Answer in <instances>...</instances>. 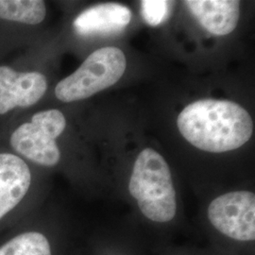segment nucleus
Returning <instances> with one entry per match:
<instances>
[{
	"label": "nucleus",
	"instance_id": "obj_1",
	"mask_svg": "<svg viewBox=\"0 0 255 255\" xmlns=\"http://www.w3.org/2000/svg\"><path fill=\"white\" fill-rule=\"evenodd\" d=\"M177 125L190 144L212 153L237 149L246 144L254 131L250 114L230 101H195L182 110Z\"/></svg>",
	"mask_w": 255,
	"mask_h": 255
},
{
	"label": "nucleus",
	"instance_id": "obj_2",
	"mask_svg": "<svg viewBox=\"0 0 255 255\" xmlns=\"http://www.w3.org/2000/svg\"><path fill=\"white\" fill-rule=\"evenodd\" d=\"M128 191L149 221L164 224L175 219L177 200L171 172L164 157L152 148H145L137 156Z\"/></svg>",
	"mask_w": 255,
	"mask_h": 255
},
{
	"label": "nucleus",
	"instance_id": "obj_3",
	"mask_svg": "<svg viewBox=\"0 0 255 255\" xmlns=\"http://www.w3.org/2000/svg\"><path fill=\"white\" fill-rule=\"evenodd\" d=\"M126 65L121 49L115 46L100 48L89 55L75 72L58 82L55 96L62 102L86 100L119 82Z\"/></svg>",
	"mask_w": 255,
	"mask_h": 255
},
{
	"label": "nucleus",
	"instance_id": "obj_4",
	"mask_svg": "<svg viewBox=\"0 0 255 255\" xmlns=\"http://www.w3.org/2000/svg\"><path fill=\"white\" fill-rule=\"evenodd\" d=\"M65 127L66 120L61 111H40L12 131L9 145L22 159L52 167L61 160V151L56 140L64 132Z\"/></svg>",
	"mask_w": 255,
	"mask_h": 255
},
{
	"label": "nucleus",
	"instance_id": "obj_5",
	"mask_svg": "<svg viewBox=\"0 0 255 255\" xmlns=\"http://www.w3.org/2000/svg\"><path fill=\"white\" fill-rule=\"evenodd\" d=\"M210 223L219 234L237 242L255 240V195L234 191L220 195L207 209Z\"/></svg>",
	"mask_w": 255,
	"mask_h": 255
},
{
	"label": "nucleus",
	"instance_id": "obj_6",
	"mask_svg": "<svg viewBox=\"0 0 255 255\" xmlns=\"http://www.w3.org/2000/svg\"><path fill=\"white\" fill-rule=\"evenodd\" d=\"M47 90L46 76L0 65V116L35 105Z\"/></svg>",
	"mask_w": 255,
	"mask_h": 255
},
{
	"label": "nucleus",
	"instance_id": "obj_7",
	"mask_svg": "<svg viewBox=\"0 0 255 255\" xmlns=\"http://www.w3.org/2000/svg\"><path fill=\"white\" fill-rule=\"evenodd\" d=\"M31 172L26 162L13 153H0V219L14 209L27 195Z\"/></svg>",
	"mask_w": 255,
	"mask_h": 255
},
{
	"label": "nucleus",
	"instance_id": "obj_8",
	"mask_svg": "<svg viewBox=\"0 0 255 255\" xmlns=\"http://www.w3.org/2000/svg\"><path fill=\"white\" fill-rule=\"evenodd\" d=\"M131 19V11L121 4L104 3L92 6L74 20L75 31L82 36L109 35L122 31Z\"/></svg>",
	"mask_w": 255,
	"mask_h": 255
},
{
	"label": "nucleus",
	"instance_id": "obj_9",
	"mask_svg": "<svg viewBox=\"0 0 255 255\" xmlns=\"http://www.w3.org/2000/svg\"><path fill=\"white\" fill-rule=\"evenodd\" d=\"M184 4L211 34L223 36L237 27L240 2L236 0H188Z\"/></svg>",
	"mask_w": 255,
	"mask_h": 255
},
{
	"label": "nucleus",
	"instance_id": "obj_10",
	"mask_svg": "<svg viewBox=\"0 0 255 255\" xmlns=\"http://www.w3.org/2000/svg\"><path fill=\"white\" fill-rule=\"evenodd\" d=\"M46 3L41 0H0V19L38 25L46 18Z\"/></svg>",
	"mask_w": 255,
	"mask_h": 255
},
{
	"label": "nucleus",
	"instance_id": "obj_11",
	"mask_svg": "<svg viewBox=\"0 0 255 255\" xmlns=\"http://www.w3.org/2000/svg\"><path fill=\"white\" fill-rule=\"evenodd\" d=\"M0 255H52V251L46 236L38 232H27L0 247Z\"/></svg>",
	"mask_w": 255,
	"mask_h": 255
},
{
	"label": "nucleus",
	"instance_id": "obj_12",
	"mask_svg": "<svg viewBox=\"0 0 255 255\" xmlns=\"http://www.w3.org/2000/svg\"><path fill=\"white\" fill-rule=\"evenodd\" d=\"M171 2L164 0L141 1V14L147 25L157 27L168 17Z\"/></svg>",
	"mask_w": 255,
	"mask_h": 255
}]
</instances>
